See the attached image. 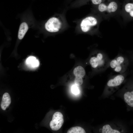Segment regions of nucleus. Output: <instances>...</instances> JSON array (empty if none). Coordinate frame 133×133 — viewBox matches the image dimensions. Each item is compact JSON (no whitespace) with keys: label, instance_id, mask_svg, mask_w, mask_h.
<instances>
[{"label":"nucleus","instance_id":"6ab92c4d","mask_svg":"<svg viewBox=\"0 0 133 133\" xmlns=\"http://www.w3.org/2000/svg\"><path fill=\"white\" fill-rule=\"evenodd\" d=\"M91 0L93 4L98 5L101 3L102 0Z\"/></svg>","mask_w":133,"mask_h":133},{"label":"nucleus","instance_id":"f03ea898","mask_svg":"<svg viewBox=\"0 0 133 133\" xmlns=\"http://www.w3.org/2000/svg\"><path fill=\"white\" fill-rule=\"evenodd\" d=\"M130 63L128 56L119 53L115 58L110 60L109 67L116 72L122 73L128 69Z\"/></svg>","mask_w":133,"mask_h":133},{"label":"nucleus","instance_id":"20e7f679","mask_svg":"<svg viewBox=\"0 0 133 133\" xmlns=\"http://www.w3.org/2000/svg\"><path fill=\"white\" fill-rule=\"evenodd\" d=\"M131 77L125 86L126 91L124 94L125 102L128 106L133 108V70L130 72Z\"/></svg>","mask_w":133,"mask_h":133},{"label":"nucleus","instance_id":"0eeeda50","mask_svg":"<svg viewBox=\"0 0 133 133\" xmlns=\"http://www.w3.org/2000/svg\"><path fill=\"white\" fill-rule=\"evenodd\" d=\"M118 8V5L114 1L111 2L107 5L101 3L99 4L98 7L99 11L104 15L113 14L117 12Z\"/></svg>","mask_w":133,"mask_h":133},{"label":"nucleus","instance_id":"f8f14e48","mask_svg":"<svg viewBox=\"0 0 133 133\" xmlns=\"http://www.w3.org/2000/svg\"><path fill=\"white\" fill-rule=\"evenodd\" d=\"M29 29V26L25 22H23L20 24L19 28L18 37L20 40L22 39Z\"/></svg>","mask_w":133,"mask_h":133},{"label":"nucleus","instance_id":"f257e3e1","mask_svg":"<svg viewBox=\"0 0 133 133\" xmlns=\"http://www.w3.org/2000/svg\"><path fill=\"white\" fill-rule=\"evenodd\" d=\"M110 60L105 52L102 50L99 51L95 56L90 58L89 62L93 68L102 73L109 67Z\"/></svg>","mask_w":133,"mask_h":133},{"label":"nucleus","instance_id":"9b49d317","mask_svg":"<svg viewBox=\"0 0 133 133\" xmlns=\"http://www.w3.org/2000/svg\"><path fill=\"white\" fill-rule=\"evenodd\" d=\"M25 64L30 68L34 69L39 66V62L36 57L33 56H30L26 59Z\"/></svg>","mask_w":133,"mask_h":133},{"label":"nucleus","instance_id":"dca6fc26","mask_svg":"<svg viewBox=\"0 0 133 133\" xmlns=\"http://www.w3.org/2000/svg\"><path fill=\"white\" fill-rule=\"evenodd\" d=\"M83 83V80L82 78L76 77L75 79V83L76 85L79 86L81 85Z\"/></svg>","mask_w":133,"mask_h":133},{"label":"nucleus","instance_id":"423d86ee","mask_svg":"<svg viewBox=\"0 0 133 133\" xmlns=\"http://www.w3.org/2000/svg\"><path fill=\"white\" fill-rule=\"evenodd\" d=\"M99 23V20L96 17L92 16H88L82 20L80 28L83 32L88 33L97 27Z\"/></svg>","mask_w":133,"mask_h":133},{"label":"nucleus","instance_id":"1a4fd4ad","mask_svg":"<svg viewBox=\"0 0 133 133\" xmlns=\"http://www.w3.org/2000/svg\"><path fill=\"white\" fill-rule=\"evenodd\" d=\"M123 12L128 21H133V2H129L125 5Z\"/></svg>","mask_w":133,"mask_h":133},{"label":"nucleus","instance_id":"39448f33","mask_svg":"<svg viewBox=\"0 0 133 133\" xmlns=\"http://www.w3.org/2000/svg\"><path fill=\"white\" fill-rule=\"evenodd\" d=\"M130 73L128 69L124 73L113 76L107 83L106 89L112 90L118 88L123 83L126 77Z\"/></svg>","mask_w":133,"mask_h":133},{"label":"nucleus","instance_id":"a211bd4d","mask_svg":"<svg viewBox=\"0 0 133 133\" xmlns=\"http://www.w3.org/2000/svg\"><path fill=\"white\" fill-rule=\"evenodd\" d=\"M128 57L131 62L133 65V51H131L128 52Z\"/></svg>","mask_w":133,"mask_h":133},{"label":"nucleus","instance_id":"ddd939ff","mask_svg":"<svg viewBox=\"0 0 133 133\" xmlns=\"http://www.w3.org/2000/svg\"><path fill=\"white\" fill-rule=\"evenodd\" d=\"M11 98L9 94L7 93H5L3 95L1 104L2 109L5 110L11 103Z\"/></svg>","mask_w":133,"mask_h":133},{"label":"nucleus","instance_id":"aec40b11","mask_svg":"<svg viewBox=\"0 0 133 133\" xmlns=\"http://www.w3.org/2000/svg\"></svg>","mask_w":133,"mask_h":133},{"label":"nucleus","instance_id":"6e6552de","mask_svg":"<svg viewBox=\"0 0 133 133\" xmlns=\"http://www.w3.org/2000/svg\"><path fill=\"white\" fill-rule=\"evenodd\" d=\"M64 122L62 114L60 112H57L53 114L52 120L50 123L51 129L54 131L59 130L62 127Z\"/></svg>","mask_w":133,"mask_h":133},{"label":"nucleus","instance_id":"4468645a","mask_svg":"<svg viewBox=\"0 0 133 133\" xmlns=\"http://www.w3.org/2000/svg\"><path fill=\"white\" fill-rule=\"evenodd\" d=\"M73 73L76 77L83 78L85 75V72L84 68L81 66H78L75 68Z\"/></svg>","mask_w":133,"mask_h":133},{"label":"nucleus","instance_id":"9d476101","mask_svg":"<svg viewBox=\"0 0 133 133\" xmlns=\"http://www.w3.org/2000/svg\"><path fill=\"white\" fill-rule=\"evenodd\" d=\"M101 131L102 133H120L123 132L122 130L108 124L104 125Z\"/></svg>","mask_w":133,"mask_h":133},{"label":"nucleus","instance_id":"f3484780","mask_svg":"<svg viewBox=\"0 0 133 133\" xmlns=\"http://www.w3.org/2000/svg\"><path fill=\"white\" fill-rule=\"evenodd\" d=\"M72 92L73 94L75 95H78L79 93V90L77 85H73L72 87Z\"/></svg>","mask_w":133,"mask_h":133},{"label":"nucleus","instance_id":"2eb2a0df","mask_svg":"<svg viewBox=\"0 0 133 133\" xmlns=\"http://www.w3.org/2000/svg\"><path fill=\"white\" fill-rule=\"evenodd\" d=\"M67 133H85L84 129L81 127L75 126L71 128L67 131Z\"/></svg>","mask_w":133,"mask_h":133},{"label":"nucleus","instance_id":"7ed1b4c3","mask_svg":"<svg viewBox=\"0 0 133 133\" xmlns=\"http://www.w3.org/2000/svg\"><path fill=\"white\" fill-rule=\"evenodd\" d=\"M63 26V22L61 18L55 16L49 18L45 23L44 27L47 31L51 33H55L60 31Z\"/></svg>","mask_w":133,"mask_h":133}]
</instances>
